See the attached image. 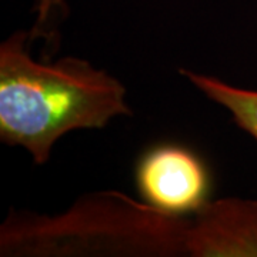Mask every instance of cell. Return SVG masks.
Masks as SVG:
<instances>
[{
  "mask_svg": "<svg viewBox=\"0 0 257 257\" xmlns=\"http://www.w3.org/2000/svg\"><path fill=\"white\" fill-rule=\"evenodd\" d=\"M193 86H196L210 100L227 109L234 123L248 133L257 142V92L230 86L213 76L194 73L187 69H180Z\"/></svg>",
  "mask_w": 257,
  "mask_h": 257,
  "instance_id": "5b68a950",
  "label": "cell"
},
{
  "mask_svg": "<svg viewBox=\"0 0 257 257\" xmlns=\"http://www.w3.org/2000/svg\"><path fill=\"white\" fill-rule=\"evenodd\" d=\"M186 248L192 257H257V202H207L190 220Z\"/></svg>",
  "mask_w": 257,
  "mask_h": 257,
  "instance_id": "277c9868",
  "label": "cell"
},
{
  "mask_svg": "<svg viewBox=\"0 0 257 257\" xmlns=\"http://www.w3.org/2000/svg\"><path fill=\"white\" fill-rule=\"evenodd\" d=\"M136 184L147 204L173 216L196 213L209 202L210 177L203 160L176 145L146 152L136 169Z\"/></svg>",
  "mask_w": 257,
  "mask_h": 257,
  "instance_id": "3957f363",
  "label": "cell"
},
{
  "mask_svg": "<svg viewBox=\"0 0 257 257\" xmlns=\"http://www.w3.org/2000/svg\"><path fill=\"white\" fill-rule=\"evenodd\" d=\"M190 220L123 193L83 197L64 214L10 216L2 256H183Z\"/></svg>",
  "mask_w": 257,
  "mask_h": 257,
  "instance_id": "7a4b0ae2",
  "label": "cell"
},
{
  "mask_svg": "<svg viewBox=\"0 0 257 257\" xmlns=\"http://www.w3.org/2000/svg\"><path fill=\"white\" fill-rule=\"evenodd\" d=\"M26 42L28 33L16 32L0 45L3 143L23 147L36 165H45L64 135L132 116L126 89L116 77L72 56L35 62Z\"/></svg>",
  "mask_w": 257,
  "mask_h": 257,
  "instance_id": "6da1fadb",
  "label": "cell"
}]
</instances>
